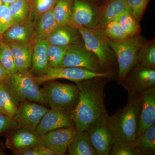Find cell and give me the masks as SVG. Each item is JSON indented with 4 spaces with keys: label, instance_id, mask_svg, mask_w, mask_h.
<instances>
[{
    "label": "cell",
    "instance_id": "6da1fadb",
    "mask_svg": "<svg viewBox=\"0 0 155 155\" xmlns=\"http://www.w3.org/2000/svg\"><path fill=\"white\" fill-rule=\"evenodd\" d=\"M108 80L99 77L75 82L79 90V99L72 118L77 132L86 130L93 121L107 114L104 90Z\"/></svg>",
    "mask_w": 155,
    "mask_h": 155
},
{
    "label": "cell",
    "instance_id": "d6a6232c",
    "mask_svg": "<svg viewBox=\"0 0 155 155\" xmlns=\"http://www.w3.org/2000/svg\"><path fill=\"white\" fill-rule=\"evenodd\" d=\"M69 47L48 44L47 49L48 67H60Z\"/></svg>",
    "mask_w": 155,
    "mask_h": 155
},
{
    "label": "cell",
    "instance_id": "74e56055",
    "mask_svg": "<svg viewBox=\"0 0 155 155\" xmlns=\"http://www.w3.org/2000/svg\"><path fill=\"white\" fill-rule=\"evenodd\" d=\"M18 127L17 123L13 119L3 114H0V134Z\"/></svg>",
    "mask_w": 155,
    "mask_h": 155
},
{
    "label": "cell",
    "instance_id": "484cf974",
    "mask_svg": "<svg viewBox=\"0 0 155 155\" xmlns=\"http://www.w3.org/2000/svg\"><path fill=\"white\" fill-rule=\"evenodd\" d=\"M73 0H58L52 10L58 25L69 24L71 21Z\"/></svg>",
    "mask_w": 155,
    "mask_h": 155
},
{
    "label": "cell",
    "instance_id": "7a4b0ae2",
    "mask_svg": "<svg viewBox=\"0 0 155 155\" xmlns=\"http://www.w3.org/2000/svg\"><path fill=\"white\" fill-rule=\"evenodd\" d=\"M128 92V99L125 107L109 116V122L116 138L134 140L137 136L139 114L141 105L140 95Z\"/></svg>",
    "mask_w": 155,
    "mask_h": 155
},
{
    "label": "cell",
    "instance_id": "ee69618b",
    "mask_svg": "<svg viewBox=\"0 0 155 155\" xmlns=\"http://www.w3.org/2000/svg\"><path fill=\"white\" fill-rule=\"evenodd\" d=\"M3 4L2 2V1H1V0H0V7H1V6L2 5V4Z\"/></svg>",
    "mask_w": 155,
    "mask_h": 155
},
{
    "label": "cell",
    "instance_id": "9a60e30c",
    "mask_svg": "<svg viewBox=\"0 0 155 155\" xmlns=\"http://www.w3.org/2000/svg\"><path fill=\"white\" fill-rule=\"evenodd\" d=\"M141 105L139 114L137 136L155 123V86L141 92Z\"/></svg>",
    "mask_w": 155,
    "mask_h": 155
},
{
    "label": "cell",
    "instance_id": "f6af8a7d",
    "mask_svg": "<svg viewBox=\"0 0 155 155\" xmlns=\"http://www.w3.org/2000/svg\"><path fill=\"white\" fill-rule=\"evenodd\" d=\"M91 1H97V0H91Z\"/></svg>",
    "mask_w": 155,
    "mask_h": 155
},
{
    "label": "cell",
    "instance_id": "bcb514c9",
    "mask_svg": "<svg viewBox=\"0 0 155 155\" xmlns=\"http://www.w3.org/2000/svg\"></svg>",
    "mask_w": 155,
    "mask_h": 155
},
{
    "label": "cell",
    "instance_id": "5b68a950",
    "mask_svg": "<svg viewBox=\"0 0 155 155\" xmlns=\"http://www.w3.org/2000/svg\"><path fill=\"white\" fill-rule=\"evenodd\" d=\"M84 45L97 58L105 72H116L117 62L114 51L101 28L77 27Z\"/></svg>",
    "mask_w": 155,
    "mask_h": 155
},
{
    "label": "cell",
    "instance_id": "d590c367",
    "mask_svg": "<svg viewBox=\"0 0 155 155\" xmlns=\"http://www.w3.org/2000/svg\"><path fill=\"white\" fill-rule=\"evenodd\" d=\"M14 24L9 5L3 4L0 7V35H2Z\"/></svg>",
    "mask_w": 155,
    "mask_h": 155
},
{
    "label": "cell",
    "instance_id": "4dcf8cb0",
    "mask_svg": "<svg viewBox=\"0 0 155 155\" xmlns=\"http://www.w3.org/2000/svg\"><path fill=\"white\" fill-rule=\"evenodd\" d=\"M121 27L129 37L139 35L140 25L134 17L127 12L122 14L117 19Z\"/></svg>",
    "mask_w": 155,
    "mask_h": 155
},
{
    "label": "cell",
    "instance_id": "7c38bea8",
    "mask_svg": "<svg viewBox=\"0 0 155 155\" xmlns=\"http://www.w3.org/2000/svg\"><path fill=\"white\" fill-rule=\"evenodd\" d=\"M77 132L75 127L58 128L40 137L37 145L47 148L55 155L65 154Z\"/></svg>",
    "mask_w": 155,
    "mask_h": 155
},
{
    "label": "cell",
    "instance_id": "e575fe53",
    "mask_svg": "<svg viewBox=\"0 0 155 155\" xmlns=\"http://www.w3.org/2000/svg\"><path fill=\"white\" fill-rule=\"evenodd\" d=\"M129 12L139 22L142 18L149 0H126Z\"/></svg>",
    "mask_w": 155,
    "mask_h": 155
},
{
    "label": "cell",
    "instance_id": "4316f807",
    "mask_svg": "<svg viewBox=\"0 0 155 155\" xmlns=\"http://www.w3.org/2000/svg\"><path fill=\"white\" fill-rule=\"evenodd\" d=\"M9 8L14 23L24 22L29 18L30 0H15L9 5Z\"/></svg>",
    "mask_w": 155,
    "mask_h": 155
},
{
    "label": "cell",
    "instance_id": "e0dca14e",
    "mask_svg": "<svg viewBox=\"0 0 155 155\" xmlns=\"http://www.w3.org/2000/svg\"><path fill=\"white\" fill-rule=\"evenodd\" d=\"M4 40L11 43H30L35 36V25L28 18L20 23H14L2 35Z\"/></svg>",
    "mask_w": 155,
    "mask_h": 155
},
{
    "label": "cell",
    "instance_id": "3957f363",
    "mask_svg": "<svg viewBox=\"0 0 155 155\" xmlns=\"http://www.w3.org/2000/svg\"><path fill=\"white\" fill-rule=\"evenodd\" d=\"M44 84L41 91L45 105L54 110L72 113L79 99V90L77 85L61 83L54 80Z\"/></svg>",
    "mask_w": 155,
    "mask_h": 155
},
{
    "label": "cell",
    "instance_id": "8992f818",
    "mask_svg": "<svg viewBox=\"0 0 155 155\" xmlns=\"http://www.w3.org/2000/svg\"><path fill=\"white\" fill-rule=\"evenodd\" d=\"M107 39L116 55L118 66L117 83L119 85L127 72L136 64L137 53L145 40L140 35L121 41Z\"/></svg>",
    "mask_w": 155,
    "mask_h": 155
},
{
    "label": "cell",
    "instance_id": "30bf717a",
    "mask_svg": "<svg viewBox=\"0 0 155 155\" xmlns=\"http://www.w3.org/2000/svg\"><path fill=\"white\" fill-rule=\"evenodd\" d=\"M119 85L127 92L140 94L155 86V68L141 67L136 64L127 72Z\"/></svg>",
    "mask_w": 155,
    "mask_h": 155
},
{
    "label": "cell",
    "instance_id": "7bdbcfd3",
    "mask_svg": "<svg viewBox=\"0 0 155 155\" xmlns=\"http://www.w3.org/2000/svg\"><path fill=\"white\" fill-rule=\"evenodd\" d=\"M0 114H3V115H4V114H3L2 111V109H1V107H0Z\"/></svg>",
    "mask_w": 155,
    "mask_h": 155
},
{
    "label": "cell",
    "instance_id": "d4e9b609",
    "mask_svg": "<svg viewBox=\"0 0 155 155\" xmlns=\"http://www.w3.org/2000/svg\"><path fill=\"white\" fill-rule=\"evenodd\" d=\"M137 65L141 67L155 68V39L144 41L139 50Z\"/></svg>",
    "mask_w": 155,
    "mask_h": 155
},
{
    "label": "cell",
    "instance_id": "ba28073f",
    "mask_svg": "<svg viewBox=\"0 0 155 155\" xmlns=\"http://www.w3.org/2000/svg\"><path fill=\"white\" fill-rule=\"evenodd\" d=\"M109 116L107 114L100 116L86 128L98 155H110L116 138L109 124Z\"/></svg>",
    "mask_w": 155,
    "mask_h": 155
},
{
    "label": "cell",
    "instance_id": "b9f144b4",
    "mask_svg": "<svg viewBox=\"0 0 155 155\" xmlns=\"http://www.w3.org/2000/svg\"><path fill=\"white\" fill-rule=\"evenodd\" d=\"M4 154H5L4 153L0 150V155H3Z\"/></svg>",
    "mask_w": 155,
    "mask_h": 155
},
{
    "label": "cell",
    "instance_id": "f546056e",
    "mask_svg": "<svg viewBox=\"0 0 155 155\" xmlns=\"http://www.w3.org/2000/svg\"><path fill=\"white\" fill-rule=\"evenodd\" d=\"M58 0H30V13L29 18L34 23L40 16L53 9Z\"/></svg>",
    "mask_w": 155,
    "mask_h": 155
},
{
    "label": "cell",
    "instance_id": "836d02e7",
    "mask_svg": "<svg viewBox=\"0 0 155 155\" xmlns=\"http://www.w3.org/2000/svg\"><path fill=\"white\" fill-rule=\"evenodd\" d=\"M101 29L105 36L111 40L121 41L129 37L117 20L109 22Z\"/></svg>",
    "mask_w": 155,
    "mask_h": 155
},
{
    "label": "cell",
    "instance_id": "f35d334b",
    "mask_svg": "<svg viewBox=\"0 0 155 155\" xmlns=\"http://www.w3.org/2000/svg\"><path fill=\"white\" fill-rule=\"evenodd\" d=\"M8 75V73L0 65V81L5 80Z\"/></svg>",
    "mask_w": 155,
    "mask_h": 155
},
{
    "label": "cell",
    "instance_id": "7402d4cb",
    "mask_svg": "<svg viewBox=\"0 0 155 155\" xmlns=\"http://www.w3.org/2000/svg\"><path fill=\"white\" fill-rule=\"evenodd\" d=\"M67 151L71 155H98L86 130L77 132Z\"/></svg>",
    "mask_w": 155,
    "mask_h": 155
},
{
    "label": "cell",
    "instance_id": "603a6c76",
    "mask_svg": "<svg viewBox=\"0 0 155 155\" xmlns=\"http://www.w3.org/2000/svg\"><path fill=\"white\" fill-rule=\"evenodd\" d=\"M53 9L40 16L35 25L34 40L47 39L51 34L58 27L53 15Z\"/></svg>",
    "mask_w": 155,
    "mask_h": 155
},
{
    "label": "cell",
    "instance_id": "ac0fdd59",
    "mask_svg": "<svg viewBox=\"0 0 155 155\" xmlns=\"http://www.w3.org/2000/svg\"><path fill=\"white\" fill-rule=\"evenodd\" d=\"M49 44L69 47L83 42L79 31L71 23L58 25L47 39Z\"/></svg>",
    "mask_w": 155,
    "mask_h": 155
},
{
    "label": "cell",
    "instance_id": "60d3db41",
    "mask_svg": "<svg viewBox=\"0 0 155 155\" xmlns=\"http://www.w3.org/2000/svg\"><path fill=\"white\" fill-rule=\"evenodd\" d=\"M4 41V38H3L2 35H0V45L2 43V42Z\"/></svg>",
    "mask_w": 155,
    "mask_h": 155
},
{
    "label": "cell",
    "instance_id": "ab89813d",
    "mask_svg": "<svg viewBox=\"0 0 155 155\" xmlns=\"http://www.w3.org/2000/svg\"><path fill=\"white\" fill-rule=\"evenodd\" d=\"M3 4H7V5H10V4L13 2L15 0H1Z\"/></svg>",
    "mask_w": 155,
    "mask_h": 155
},
{
    "label": "cell",
    "instance_id": "ffe728a7",
    "mask_svg": "<svg viewBox=\"0 0 155 155\" xmlns=\"http://www.w3.org/2000/svg\"><path fill=\"white\" fill-rule=\"evenodd\" d=\"M9 44L17 71L22 73L29 72L31 66L32 46L31 45L30 43Z\"/></svg>",
    "mask_w": 155,
    "mask_h": 155
},
{
    "label": "cell",
    "instance_id": "cb8c5ba5",
    "mask_svg": "<svg viewBox=\"0 0 155 155\" xmlns=\"http://www.w3.org/2000/svg\"><path fill=\"white\" fill-rule=\"evenodd\" d=\"M141 155L155 154V125L147 128L135 139Z\"/></svg>",
    "mask_w": 155,
    "mask_h": 155
},
{
    "label": "cell",
    "instance_id": "9c48e42d",
    "mask_svg": "<svg viewBox=\"0 0 155 155\" xmlns=\"http://www.w3.org/2000/svg\"><path fill=\"white\" fill-rule=\"evenodd\" d=\"M60 67H79L96 73L106 72L97 58L87 48L83 42L69 47Z\"/></svg>",
    "mask_w": 155,
    "mask_h": 155
},
{
    "label": "cell",
    "instance_id": "d6986e66",
    "mask_svg": "<svg viewBox=\"0 0 155 155\" xmlns=\"http://www.w3.org/2000/svg\"><path fill=\"white\" fill-rule=\"evenodd\" d=\"M47 39L35 40L32 45L31 68L29 72L34 76L43 75L48 68Z\"/></svg>",
    "mask_w": 155,
    "mask_h": 155
},
{
    "label": "cell",
    "instance_id": "4fadbf2b",
    "mask_svg": "<svg viewBox=\"0 0 155 155\" xmlns=\"http://www.w3.org/2000/svg\"><path fill=\"white\" fill-rule=\"evenodd\" d=\"M100 12L84 0H73L70 23L76 27L100 28Z\"/></svg>",
    "mask_w": 155,
    "mask_h": 155
},
{
    "label": "cell",
    "instance_id": "83f0119b",
    "mask_svg": "<svg viewBox=\"0 0 155 155\" xmlns=\"http://www.w3.org/2000/svg\"><path fill=\"white\" fill-rule=\"evenodd\" d=\"M111 155H141L135 140H124L116 138L112 147Z\"/></svg>",
    "mask_w": 155,
    "mask_h": 155
},
{
    "label": "cell",
    "instance_id": "2e32d148",
    "mask_svg": "<svg viewBox=\"0 0 155 155\" xmlns=\"http://www.w3.org/2000/svg\"><path fill=\"white\" fill-rule=\"evenodd\" d=\"M39 138L33 131L18 127L7 137L6 145L16 155L19 152L37 145Z\"/></svg>",
    "mask_w": 155,
    "mask_h": 155
},
{
    "label": "cell",
    "instance_id": "277c9868",
    "mask_svg": "<svg viewBox=\"0 0 155 155\" xmlns=\"http://www.w3.org/2000/svg\"><path fill=\"white\" fill-rule=\"evenodd\" d=\"M6 88L17 106L25 101L33 102L45 105L41 88L28 72L8 74L4 80Z\"/></svg>",
    "mask_w": 155,
    "mask_h": 155
},
{
    "label": "cell",
    "instance_id": "8d00e7d4",
    "mask_svg": "<svg viewBox=\"0 0 155 155\" xmlns=\"http://www.w3.org/2000/svg\"><path fill=\"white\" fill-rule=\"evenodd\" d=\"M18 155H55L54 153L45 147L37 145L17 153Z\"/></svg>",
    "mask_w": 155,
    "mask_h": 155
},
{
    "label": "cell",
    "instance_id": "8fae6325",
    "mask_svg": "<svg viewBox=\"0 0 155 155\" xmlns=\"http://www.w3.org/2000/svg\"><path fill=\"white\" fill-rule=\"evenodd\" d=\"M48 110L43 105L25 101L17 106L13 119L19 128L35 132L43 116Z\"/></svg>",
    "mask_w": 155,
    "mask_h": 155
},
{
    "label": "cell",
    "instance_id": "44dd1931",
    "mask_svg": "<svg viewBox=\"0 0 155 155\" xmlns=\"http://www.w3.org/2000/svg\"><path fill=\"white\" fill-rule=\"evenodd\" d=\"M127 12L129 10L126 0H109L100 12V28H103L109 22L117 20L122 14Z\"/></svg>",
    "mask_w": 155,
    "mask_h": 155
},
{
    "label": "cell",
    "instance_id": "f1b7e54d",
    "mask_svg": "<svg viewBox=\"0 0 155 155\" xmlns=\"http://www.w3.org/2000/svg\"><path fill=\"white\" fill-rule=\"evenodd\" d=\"M0 107L4 115L13 119L17 106L7 90L4 81H0Z\"/></svg>",
    "mask_w": 155,
    "mask_h": 155
},
{
    "label": "cell",
    "instance_id": "52a82bcc",
    "mask_svg": "<svg viewBox=\"0 0 155 155\" xmlns=\"http://www.w3.org/2000/svg\"><path fill=\"white\" fill-rule=\"evenodd\" d=\"M117 74L116 72L96 73L84 68L75 67H49L43 75L34 76L33 79L38 85H41L58 79H65L74 82L90 79L95 77H104L114 79Z\"/></svg>",
    "mask_w": 155,
    "mask_h": 155
},
{
    "label": "cell",
    "instance_id": "5bb4252c",
    "mask_svg": "<svg viewBox=\"0 0 155 155\" xmlns=\"http://www.w3.org/2000/svg\"><path fill=\"white\" fill-rule=\"evenodd\" d=\"M72 127H75L72 113L51 109L43 116L35 132L39 137H41L48 132L58 128Z\"/></svg>",
    "mask_w": 155,
    "mask_h": 155
},
{
    "label": "cell",
    "instance_id": "1f68e13d",
    "mask_svg": "<svg viewBox=\"0 0 155 155\" xmlns=\"http://www.w3.org/2000/svg\"><path fill=\"white\" fill-rule=\"evenodd\" d=\"M0 65L8 75L17 72L13 61L10 44L5 40L0 45Z\"/></svg>",
    "mask_w": 155,
    "mask_h": 155
}]
</instances>
